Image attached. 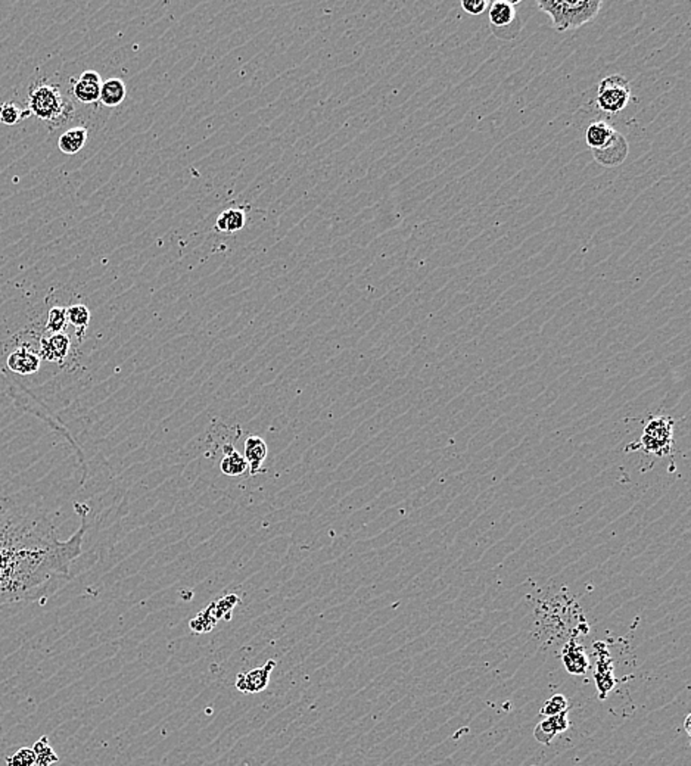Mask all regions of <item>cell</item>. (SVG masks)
I'll return each mask as SVG.
<instances>
[{"mask_svg": "<svg viewBox=\"0 0 691 766\" xmlns=\"http://www.w3.org/2000/svg\"><path fill=\"white\" fill-rule=\"evenodd\" d=\"M74 505L80 528L61 541L52 528L0 497V606L34 600L58 578L70 575L71 563L83 553L89 515L86 504Z\"/></svg>", "mask_w": 691, "mask_h": 766, "instance_id": "1", "label": "cell"}, {"mask_svg": "<svg viewBox=\"0 0 691 766\" xmlns=\"http://www.w3.org/2000/svg\"><path fill=\"white\" fill-rule=\"evenodd\" d=\"M538 8L551 18L556 31L577 30L600 12L602 0H540Z\"/></svg>", "mask_w": 691, "mask_h": 766, "instance_id": "2", "label": "cell"}, {"mask_svg": "<svg viewBox=\"0 0 691 766\" xmlns=\"http://www.w3.org/2000/svg\"><path fill=\"white\" fill-rule=\"evenodd\" d=\"M674 420L671 415H650L642 428V435L627 447V451H641L656 457H672L674 454Z\"/></svg>", "mask_w": 691, "mask_h": 766, "instance_id": "3", "label": "cell"}, {"mask_svg": "<svg viewBox=\"0 0 691 766\" xmlns=\"http://www.w3.org/2000/svg\"><path fill=\"white\" fill-rule=\"evenodd\" d=\"M27 109L41 121H58L65 115L66 102L55 84H36L29 95Z\"/></svg>", "mask_w": 691, "mask_h": 766, "instance_id": "4", "label": "cell"}, {"mask_svg": "<svg viewBox=\"0 0 691 766\" xmlns=\"http://www.w3.org/2000/svg\"><path fill=\"white\" fill-rule=\"evenodd\" d=\"M631 101V84L624 76H609L598 83L597 105L602 111L617 114Z\"/></svg>", "mask_w": 691, "mask_h": 766, "instance_id": "5", "label": "cell"}, {"mask_svg": "<svg viewBox=\"0 0 691 766\" xmlns=\"http://www.w3.org/2000/svg\"><path fill=\"white\" fill-rule=\"evenodd\" d=\"M591 151H592L594 159L598 162V164L606 168H613V167L624 164L630 153V145L624 134L615 131L613 136L602 148L591 149Z\"/></svg>", "mask_w": 691, "mask_h": 766, "instance_id": "6", "label": "cell"}, {"mask_svg": "<svg viewBox=\"0 0 691 766\" xmlns=\"http://www.w3.org/2000/svg\"><path fill=\"white\" fill-rule=\"evenodd\" d=\"M516 5H520V2H508V0H495V2L490 4L488 6V16L491 22L493 33L498 39H504V33L508 29H512V31L518 33L515 30V22L518 21V11Z\"/></svg>", "mask_w": 691, "mask_h": 766, "instance_id": "7", "label": "cell"}, {"mask_svg": "<svg viewBox=\"0 0 691 766\" xmlns=\"http://www.w3.org/2000/svg\"><path fill=\"white\" fill-rule=\"evenodd\" d=\"M71 350V339L66 333H51L49 336H44L40 339L39 343V357L40 360H46L49 363L62 364L65 358L70 354Z\"/></svg>", "mask_w": 691, "mask_h": 766, "instance_id": "8", "label": "cell"}, {"mask_svg": "<svg viewBox=\"0 0 691 766\" xmlns=\"http://www.w3.org/2000/svg\"><path fill=\"white\" fill-rule=\"evenodd\" d=\"M276 667L274 660H268L266 665L248 672H242L236 677V688L243 694H258L268 687L271 672Z\"/></svg>", "mask_w": 691, "mask_h": 766, "instance_id": "9", "label": "cell"}, {"mask_svg": "<svg viewBox=\"0 0 691 766\" xmlns=\"http://www.w3.org/2000/svg\"><path fill=\"white\" fill-rule=\"evenodd\" d=\"M40 357L29 345H19L8 357V368L15 375L30 376L40 367Z\"/></svg>", "mask_w": 691, "mask_h": 766, "instance_id": "10", "label": "cell"}, {"mask_svg": "<svg viewBox=\"0 0 691 766\" xmlns=\"http://www.w3.org/2000/svg\"><path fill=\"white\" fill-rule=\"evenodd\" d=\"M102 79L99 73L94 71V69H87V71L81 73L80 79L74 81L73 84V93L74 98L81 104H95L99 101L101 96V86Z\"/></svg>", "mask_w": 691, "mask_h": 766, "instance_id": "11", "label": "cell"}, {"mask_svg": "<svg viewBox=\"0 0 691 766\" xmlns=\"http://www.w3.org/2000/svg\"><path fill=\"white\" fill-rule=\"evenodd\" d=\"M568 712L543 719V721L535 727V731H534L535 740L541 742V745L547 746L558 734L565 732L570 727V722L568 719Z\"/></svg>", "mask_w": 691, "mask_h": 766, "instance_id": "12", "label": "cell"}, {"mask_svg": "<svg viewBox=\"0 0 691 766\" xmlns=\"http://www.w3.org/2000/svg\"><path fill=\"white\" fill-rule=\"evenodd\" d=\"M267 454H268V447L261 436L249 435L246 438L243 457L248 461V466H249L248 472H251V475H257L263 469V464L267 458Z\"/></svg>", "mask_w": 691, "mask_h": 766, "instance_id": "13", "label": "cell"}, {"mask_svg": "<svg viewBox=\"0 0 691 766\" xmlns=\"http://www.w3.org/2000/svg\"><path fill=\"white\" fill-rule=\"evenodd\" d=\"M598 652H600V656H598L594 677H595L598 692H600V697L605 699L606 694L615 687V677H613V667H612V662H610L607 652L606 650L605 652L598 650Z\"/></svg>", "mask_w": 691, "mask_h": 766, "instance_id": "14", "label": "cell"}, {"mask_svg": "<svg viewBox=\"0 0 691 766\" xmlns=\"http://www.w3.org/2000/svg\"><path fill=\"white\" fill-rule=\"evenodd\" d=\"M563 663L572 675H584L590 666L588 656L584 652V648L573 641L565 647Z\"/></svg>", "mask_w": 691, "mask_h": 766, "instance_id": "15", "label": "cell"}, {"mask_svg": "<svg viewBox=\"0 0 691 766\" xmlns=\"http://www.w3.org/2000/svg\"><path fill=\"white\" fill-rule=\"evenodd\" d=\"M223 458L220 463V469L227 476H241L249 470L248 461L245 457L235 450L232 444H227L223 448Z\"/></svg>", "mask_w": 691, "mask_h": 766, "instance_id": "16", "label": "cell"}, {"mask_svg": "<svg viewBox=\"0 0 691 766\" xmlns=\"http://www.w3.org/2000/svg\"><path fill=\"white\" fill-rule=\"evenodd\" d=\"M87 136L89 133L84 127H74L66 130L58 138V148L65 155H76L86 146Z\"/></svg>", "mask_w": 691, "mask_h": 766, "instance_id": "17", "label": "cell"}, {"mask_svg": "<svg viewBox=\"0 0 691 766\" xmlns=\"http://www.w3.org/2000/svg\"><path fill=\"white\" fill-rule=\"evenodd\" d=\"M127 95L126 84L121 79H109L102 83L101 86V96L99 101L102 105L108 108L118 106L124 102Z\"/></svg>", "mask_w": 691, "mask_h": 766, "instance_id": "18", "label": "cell"}, {"mask_svg": "<svg viewBox=\"0 0 691 766\" xmlns=\"http://www.w3.org/2000/svg\"><path fill=\"white\" fill-rule=\"evenodd\" d=\"M246 214L241 208H228L224 210L216 220V228L224 233H235L245 227Z\"/></svg>", "mask_w": 691, "mask_h": 766, "instance_id": "19", "label": "cell"}, {"mask_svg": "<svg viewBox=\"0 0 691 766\" xmlns=\"http://www.w3.org/2000/svg\"><path fill=\"white\" fill-rule=\"evenodd\" d=\"M616 130L606 121H594L585 130V142L591 149L602 148Z\"/></svg>", "mask_w": 691, "mask_h": 766, "instance_id": "20", "label": "cell"}, {"mask_svg": "<svg viewBox=\"0 0 691 766\" xmlns=\"http://www.w3.org/2000/svg\"><path fill=\"white\" fill-rule=\"evenodd\" d=\"M31 115V112L26 108L22 109L15 102H5L0 105V123L6 126H15L21 120H26Z\"/></svg>", "mask_w": 691, "mask_h": 766, "instance_id": "21", "label": "cell"}, {"mask_svg": "<svg viewBox=\"0 0 691 766\" xmlns=\"http://www.w3.org/2000/svg\"><path fill=\"white\" fill-rule=\"evenodd\" d=\"M33 750L36 753V766H52L59 760L58 755L49 745L48 737H41L37 740L33 746Z\"/></svg>", "mask_w": 691, "mask_h": 766, "instance_id": "22", "label": "cell"}, {"mask_svg": "<svg viewBox=\"0 0 691 766\" xmlns=\"http://www.w3.org/2000/svg\"><path fill=\"white\" fill-rule=\"evenodd\" d=\"M68 323L74 326L79 332H84L90 323V311L83 304H76L66 308Z\"/></svg>", "mask_w": 691, "mask_h": 766, "instance_id": "23", "label": "cell"}, {"mask_svg": "<svg viewBox=\"0 0 691 766\" xmlns=\"http://www.w3.org/2000/svg\"><path fill=\"white\" fill-rule=\"evenodd\" d=\"M68 324V316L65 307H52L48 313V321H46V332L48 333H61L65 331Z\"/></svg>", "mask_w": 691, "mask_h": 766, "instance_id": "24", "label": "cell"}, {"mask_svg": "<svg viewBox=\"0 0 691 766\" xmlns=\"http://www.w3.org/2000/svg\"><path fill=\"white\" fill-rule=\"evenodd\" d=\"M568 710H569L568 699L565 697L563 694H555V695H551V697L545 702V705L543 706V709L540 712V716L541 717H550V716H556V715H560V713L568 712Z\"/></svg>", "mask_w": 691, "mask_h": 766, "instance_id": "25", "label": "cell"}, {"mask_svg": "<svg viewBox=\"0 0 691 766\" xmlns=\"http://www.w3.org/2000/svg\"><path fill=\"white\" fill-rule=\"evenodd\" d=\"M217 623V619L211 610V606L205 612H201L193 620H191V630H193L196 634L210 633Z\"/></svg>", "mask_w": 691, "mask_h": 766, "instance_id": "26", "label": "cell"}, {"mask_svg": "<svg viewBox=\"0 0 691 766\" xmlns=\"http://www.w3.org/2000/svg\"><path fill=\"white\" fill-rule=\"evenodd\" d=\"M8 766H36V753L33 747H22L6 757Z\"/></svg>", "mask_w": 691, "mask_h": 766, "instance_id": "27", "label": "cell"}, {"mask_svg": "<svg viewBox=\"0 0 691 766\" xmlns=\"http://www.w3.org/2000/svg\"><path fill=\"white\" fill-rule=\"evenodd\" d=\"M238 601H239V598H238L236 595H228V597H226V598L218 600L217 603H213V605H211V610H213L216 619H217V620L221 619V618H223V619H227L226 613L232 612L233 608L238 605Z\"/></svg>", "mask_w": 691, "mask_h": 766, "instance_id": "28", "label": "cell"}, {"mask_svg": "<svg viewBox=\"0 0 691 766\" xmlns=\"http://www.w3.org/2000/svg\"><path fill=\"white\" fill-rule=\"evenodd\" d=\"M490 4L487 2V0H463L462 2V8L465 12H468L469 15H482L483 12H485L488 9Z\"/></svg>", "mask_w": 691, "mask_h": 766, "instance_id": "29", "label": "cell"}, {"mask_svg": "<svg viewBox=\"0 0 691 766\" xmlns=\"http://www.w3.org/2000/svg\"><path fill=\"white\" fill-rule=\"evenodd\" d=\"M690 722H691V715H687V716H685V721H684V727H685V732H687L688 735H691Z\"/></svg>", "mask_w": 691, "mask_h": 766, "instance_id": "30", "label": "cell"}]
</instances>
